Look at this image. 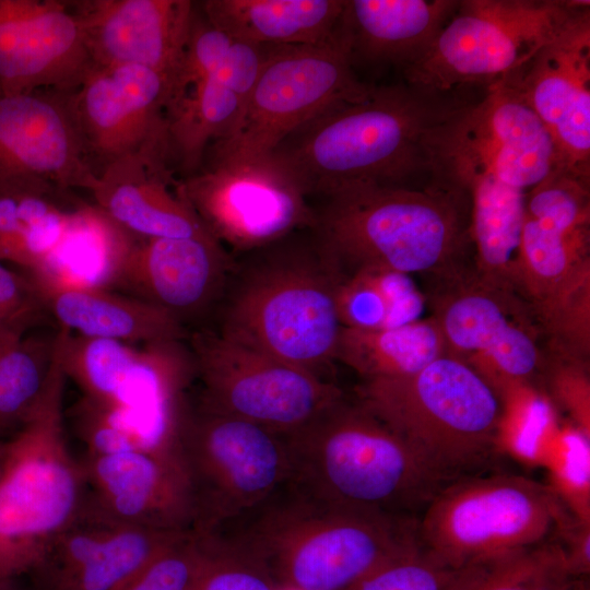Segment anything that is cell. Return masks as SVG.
Masks as SVG:
<instances>
[{
    "mask_svg": "<svg viewBox=\"0 0 590 590\" xmlns=\"http://www.w3.org/2000/svg\"><path fill=\"white\" fill-rule=\"evenodd\" d=\"M203 534L258 566L278 590H349L421 546L415 517L335 507L293 477L260 505Z\"/></svg>",
    "mask_w": 590,
    "mask_h": 590,
    "instance_id": "1",
    "label": "cell"
},
{
    "mask_svg": "<svg viewBox=\"0 0 590 590\" xmlns=\"http://www.w3.org/2000/svg\"><path fill=\"white\" fill-rule=\"evenodd\" d=\"M467 198L442 180L425 189L351 186L328 196L314 232L342 274L382 268L434 276L464 263Z\"/></svg>",
    "mask_w": 590,
    "mask_h": 590,
    "instance_id": "2",
    "label": "cell"
},
{
    "mask_svg": "<svg viewBox=\"0 0 590 590\" xmlns=\"http://www.w3.org/2000/svg\"><path fill=\"white\" fill-rule=\"evenodd\" d=\"M428 95L399 85L373 87L361 99L330 107L274 152L309 194L328 197L356 185H402L427 168L424 137L448 111Z\"/></svg>",
    "mask_w": 590,
    "mask_h": 590,
    "instance_id": "3",
    "label": "cell"
},
{
    "mask_svg": "<svg viewBox=\"0 0 590 590\" xmlns=\"http://www.w3.org/2000/svg\"><path fill=\"white\" fill-rule=\"evenodd\" d=\"M66 379L55 337L38 400L15 433L1 441L0 585L26 577L84 507L82 465L66 439Z\"/></svg>",
    "mask_w": 590,
    "mask_h": 590,
    "instance_id": "4",
    "label": "cell"
},
{
    "mask_svg": "<svg viewBox=\"0 0 590 590\" xmlns=\"http://www.w3.org/2000/svg\"><path fill=\"white\" fill-rule=\"evenodd\" d=\"M357 396L445 485L476 475L498 447L500 394L448 353L412 375L363 380Z\"/></svg>",
    "mask_w": 590,
    "mask_h": 590,
    "instance_id": "5",
    "label": "cell"
},
{
    "mask_svg": "<svg viewBox=\"0 0 590 590\" xmlns=\"http://www.w3.org/2000/svg\"><path fill=\"white\" fill-rule=\"evenodd\" d=\"M288 439L293 481L335 507L414 517L445 486L400 436L345 398Z\"/></svg>",
    "mask_w": 590,
    "mask_h": 590,
    "instance_id": "6",
    "label": "cell"
},
{
    "mask_svg": "<svg viewBox=\"0 0 590 590\" xmlns=\"http://www.w3.org/2000/svg\"><path fill=\"white\" fill-rule=\"evenodd\" d=\"M282 240L241 278L219 333L323 378L342 330L337 293L343 274L317 237L305 246Z\"/></svg>",
    "mask_w": 590,
    "mask_h": 590,
    "instance_id": "7",
    "label": "cell"
},
{
    "mask_svg": "<svg viewBox=\"0 0 590 590\" xmlns=\"http://www.w3.org/2000/svg\"><path fill=\"white\" fill-rule=\"evenodd\" d=\"M573 523L554 488L516 474L472 475L445 485L417 519L421 546L458 569L550 542Z\"/></svg>",
    "mask_w": 590,
    "mask_h": 590,
    "instance_id": "8",
    "label": "cell"
},
{
    "mask_svg": "<svg viewBox=\"0 0 590 590\" xmlns=\"http://www.w3.org/2000/svg\"><path fill=\"white\" fill-rule=\"evenodd\" d=\"M590 1L464 0L429 46L404 67L426 93L497 83L522 69Z\"/></svg>",
    "mask_w": 590,
    "mask_h": 590,
    "instance_id": "9",
    "label": "cell"
},
{
    "mask_svg": "<svg viewBox=\"0 0 590 590\" xmlns=\"http://www.w3.org/2000/svg\"><path fill=\"white\" fill-rule=\"evenodd\" d=\"M427 302L446 353L472 366L500 394L540 378L546 349L531 306L462 263L432 276Z\"/></svg>",
    "mask_w": 590,
    "mask_h": 590,
    "instance_id": "10",
    "label": "cell"
},
{
    "mask_svg": "<svg viewBox=\"0 0 590 590\" xmlns=\"http://www.w3.org/2000/svg\"><path fill=\"white\" fill-rule=\"evenodd\" d=\"M180 456L206 532L260 505L293 476L288 436L202 408L188 413Z\"/></svg>",
    "mask_w": 590,
    "mask_h": 590,
    "instance_id": "11",
    "label": "cell"
},
{
    "mask_svg": "<svg viewBox=\"0 0 590 590\" xmlns=\"http://www.w3.org/2000/svg\"><path fill=\"white\" fill-rule=\"evenodd\" d=\"M178 189L206 231L224 247L260 250L317 226L305 186L276 153L205 158Z\"/></svg>",
    "mask_w": 590,
    "mask_h": 590,
    "instance_id": "12",
    "label": "cell"
},
{
    "mask_svg": "<svg viewBox=\"0 0 590 590\" xmlns=\"http://www.w3.org/2000/svg\"><path fill=\"white\" fill-rule=\"evenodd\" d=\"M373 87L356 79L339 38L323 45L271 46L239 127L212 144L204 160L271 153L330 107L361 99Z\"/></svg>",
    "mask_w": 590,
    "mask_h": 590,
    "instance_id": "13",
    "label": "cell"
},
{
    "mask_svg": "<svg viewBox=\"0 0 590 590\" xmlns=\"http://www.w3.org/2000/svg\"><path fill=\"white\" fill-rule=\"evenodd\" d=\"M200 408L235 416L282 435L306 427L344 398L333 382L219 332L190 335Z\"/></svg>",
    "mask_w": 590,
    "mask_h": 590,
    "instance_id": "14",
    "label": "cell"
},
{
    "mask_svg": "<svg viewBox=\"0 0 590 590\" xmlns=\"http://www.w3.org/2000/svg\"><path fill=\"white\" fill-rule=\"evenodd\" d=\"M71 93L0 91V196L58 199L96 182L71 104Z\"/></svg>",
    "mask_w": 590,
    "mask_h": 590,
    "instance_id": "15",
    "label": "cell"
},
{
    "mask_svg": "<svg viewBox=\"0 0 590 590\" xmlns=\"http://www.w3.org/2000/svg\"><path fill=\"white\" fill-rule=\"evenodd\" d=\"M56 339L64 376L83 397L151 414L180 415L189 409L197 369L182 340L132 345L66 329Z\"/></svg>",
    "mask_w": 590,
    "mask_h": 590,
    "instance_id": "16",
    "label": "cell"
},
{
    "mask_svg": "<svg viewBox=\"0 0 590 590\" xmlns=\"http://www.w3.org/2000/svg\"><path fill=\"white\" fill-rule=\"evenodd\" d=\"M509 78L553 141L554 172L590 184V7Z\"/></svg>",
    "mask_w": 590,
    "mask_h": 590,
    "instance_id": "17",
    "label": "cell"
},
{
    "mask_svg": "<svg viewBox=\"0 0 590 590\" xmlns=\"http://www.w3.org/2000/svg\"><path fill=\"white\" fill-rule=\"evenodd\" d=\"M169 93L168 80L149 68L92 64L71 93L73 114L90 162L94 158L104 168L142 152H161L167 156Z\"/></svg>",
    "mask_w": 590,
    "mask_h": 590,
    "instance_id": "18",
    "label": "cell"
},
{
    "mask_svg": "<svg viewBox=\"0 0 590 590\" xmlns=\"http://www.w3.org/2000/svg\"><path fill=\"white\" fill-rule=\"evenodd\" d=\"M81 465L91 512L133 527L196 531L194 497L180 453L85 455Z\"/></svg>",
    "mask_w": 590,
    "mask_h": 590,
    "instance_id": "19",
    "label": "cell"
},
{
    "mask_svg": "<svg viewBox=\"0 0 590 590\" xmlns=\"http://www.w3.org/2000/svg\"><path fill=\"white\" fill-rule=\"evenodd\" d=\"M70 1L0 0V91L73 92L92 67Z\"/></svg>",
    "mask_w": 590,
    "mask_h": 590,
    "instance_id": "20",
    "label": "cell"
},
{
    "mask_svg": "<svg viewBox=\"0 0 590 590\" xmlns=\"http://www.w3.org/2000/svg\"><path fill=\"white\" fill-rule=\"evenodd\" d=\"M188 532L122 524L83 507L26 576L30 590H116Z\"/></svg>",
    "mask_w": 590,
    "mask_h": 590,
    "instance_id": "21",
    "label": "cell"
},
{
    "mask_svg": "<svg viewBox=\"0 0 590 590\" xmlns=\"http://www.w3.org/2000/svg\"><path fill=\"white\" fill-rule=\"evenodd\" d=\"M70 4L93 64L149 68L164 75L172 90L196 2L74 0Z\"/></svg>",
    "mask_w": 590,
    "mask_h": 590,
    "instance_id": "22",
    "label": "cell"
},
{
    "mask_svg": "<svg viewBox=\"0 0 590 590\" xmlns=\"http://www.w3.org/2000/svg\"><path fill=\"white\" fill-rule=\"evenodd\" d=\"M231 266L225 247L210 233L138 238L115 291L154 304L184 323L216 298Z\"/></svg>",
    "mask_w": 590,
    "mask_h": 590,
    "instance_id": "23",
    "label": "cell"
},
{
    "mask_svg": "<svg viewBox=\"0 0 590 590\" xmlns=\"http://www.w3.org/2000/svg\"><path fill=\"white\" fill-rule=\"evenodd\" d=\"M167 156L142 152L97 173L94 202L138 238H185L209 233L181 196Z\"/></svg>",
    "mask_w": 590,
    "mask_h": 590,
    "instance_id": "24",
    "label": "cell"
},
{
    "mask_svg": "<svg viewBox=\"0 0 590 590\" xmlns=\"http://www.w3.org/2000/svg\"><path fill=\"white\" fill-rule=\"evenodd\" d=\"M137 239L95 203L82 202L54 249L24 274L43 299L64 291H115Z\"/></svg>",
    "mask_w": 590,
    "mask_h": 590,
    "instance_id": "25",
    "label": "cell"
},
{
    "mask_svg": "<svg viewBox=\"0 0 590 590\" xmlns=\"http://www.w3.org/2000/svg\"><path fill=\"white\" fill-rule=\"evenodd\" d=\"M453 0H344L339 37L354 57L404 67L420 57L455 12Z\"/></svg>",
    "mask_w": 590,
    "mask_h": 590,
    "instance_id": "26",
    "label": "cell"
},
{
    "mask_svg": "<svg viewBox=\"0 0 590 590\" xmlns=\"http://www.w3.org/2000/svg\"><path fill=\"white\" fill-rule=\"evenodd\" d=\"M205 17L236 40L264 46L323 45L338 39L344 0H205Z\"/></svg>",
    "mask_w": 590,
    "mask_h": 590,
    "instance_id": "27",
    "label": "cell"
},
{
    "mask_svg": "<svg viewBox=\"0 0 590 590\" xmlns=\"http://www.w3.org/2000/svg\"><path fill=\"white\" fill-rule=\"evenodd\" d=\"M48 315L73 334L144 345L185 340L184 323L144 299L109 290H78L44 299Z\"/></svg>",
    "mask_w": 590,
    "mask_h": 590,
    "instance_id": "28",
    "label": "cell"
},
{
    "mask_svg": "<svg viewBox=\"0 0 590 590\" xmlns=\"http://www.w3.org/2000/svg\"><path fill=\"white\" fill-rule=\"evenodd\" d=\"M246 104L213 76L188 90L166 113L169 165L182 177L203 164L208 149L232 137L239 127Z\"/></svg>",
    "mask_w": 590,
    "mask_h": 590,
    "instance_id": "29",
    "label": "cell"
},
{
    "mask_svg": "<svg viewBox=\"0 0 590 590\" xmlns=\"http://www.w3.org/2000/svg\"><path fill=\"white\" fill-rule=\"evenodd\" d=\"M590 229H563L524 213L518 292L535 316L590 269Z\"/></svg>",
    "mask_w": 590,
    "mask_h": 590,
    "instance_id": "30",
    "label": "cell"
},
{
    "mask_svg": "<svg viewBox=\"0 0 590 590\" xmlns=\"http://www.w3.org/2000/svg\"><path fill=\"white\" fill-rule=\"evenodd\" d=\"M446 353L432 317L384 329L342 328L335 361L363 380L412 375Z\"/></svg>",
    "mask_w": 590,
    "mask_h": 590,
    "instance_id": "31",
    "label": "cell"
},
{
    "mask_svg": "<svg viewBox=\"0 0 590 590\" xmlns=\"http://www.w3.org/2000/svg\"><path fill=\"white\" fill-rule=\"evenodd\" d=\"M425 297L411 275L382 268L343 274L337 293L342 328L384 329L421 319Z\"/></svg>",
    "mask_w": 590,
    "mask_h": 590,
    "instance_id": "32",
    "label": "cell"
},
{
    "mask_svg": "<svg viewBox=\"0 0 590 590\" xmlns=\"http://www.w3.org/2000/svg\"><path fill=\"white\" fill-rule=\"evenodd\" d=\"M449 590H589L569 568L563 545L545 542L458 568Z\"/></svg>",
    "mask_w": 590,
    "mask_h": 590,
    "instance_id": "33",
    "label": "cell"
},
{
    "mask_svg": "<svg viewBox=\"0 0 590 590\" xmlns=\"http://www.w3.org/2000/svg\"><path fill=\"white\" fill-rule=\"evenodd\" d=\"M71 210L36 194L0 196V261L36 267L60 239Z\"/></svg>",
    "mask_w": 590,
    "mask_h": 590,
    "instance_id": "34",
    "label": "cell"
},
{
    "mask_svg": "<svg viewBox=\"0 0 590 590\" xmlns=\"http://www.w3.org/2000/svg\"><path fill=\"white\" fill-rule=\"evenodd\" d=\"M54 341L0 340V434L17 427L38 400L49 373Z\"/></svg>",
    "mask_w": 590,
    "mask_h": 590,
    "instance_id": "35",
    "label": "cell"
},
{
    "mask_svg": "<svg viewBox=\"0 0 590 590\" xmlns=\"http://www.w3.org/2000/svg\"><path fill=\"white\" fill-rule=\"evenodd\" d=\"M204 558L203 535L185 533L116 590H196Z\"/></svg>",
    "mask_w": 590,
    "mask_h": 590,
    "instance_id": "36",
    "label": "cell"
},
{
    "mask_svg": "<svg viewBox=\"0 0 590 590\" xmlns=\"http://www.w3.org/2000/svg\"><path fill=\"white\" fill-rule=\"evenodd\" d=\"M590 184L553 172L527 196L524 213L548 225L590 227Z\"/></svg>",
    "mask_w": 590,
    "mask_h": 590,
    "instance_id": "37",
    "label": "cell"
},
{
    "mask_svg": "<svg viewBox=\"0 0 590 590\" xmlns=\"http://www.w3.org/2000/svg\"><path fill=\"white\" fill-rule=\"evenodd\" d=\"M233 40L226 33L215 27L205 17L199 3H196L190 32L172 85L167 110L188 90L215 72Z\"/></svg>",
    "mask_w": 590,
    "mask_h": 590,
    "instance_id": "38",
    "label": "cell"
},
{
    "mask_svg": "<svg viewBox=\"0 0 590 590\" xmlns=\"http://www.w3.org/2000/svg\"><path fill=\"white\" fill-rule=\"evenodd\" d=\"M457 570L420 546L376 569L349 590H449Z\"/></svg>",
    "mask_w": 590,
    "mask_h": 590,
    "instance_id": "39",
    "label": "cell"
},
{
    "mask_svg": "<svg viewBox=\"0 0 590 590\" xmlns=\"http://www.w3.org/2000/svg\"><path fill=\"white\" fill-rule=\"evenodd\" d=\"M550 397L568 412L581 436H590L589 363L553 352L546 347L540 376Z\"/></svg>",
    "mask_w": 590,
    "mask_h": 590,
    "instance_id": "40",
    "label": "cell"
},
{
    "mask_svg": "<svg viewBox=\"0 0 590 590\" xmlns=\"http://www.w3.org/2000/svg\"><path fill=\"white\" fill-rule=\"evenodd\" d=\"M47 316L45 302L31 280L0 261V340L24 339Z\"/></svg>",
    "mask_w": 590,
    "mask_h": 590,
    "instance_id": "41",
    "label": "cell"
},
{
    "mask_svg": "<svg viewBox=\"0 0 590 590\" xmlns=\"http://www.w3.org/2000/svg\"><path fill=\"white\" fill-rule=\"evenodd\" d=\"M201 534L205 543V558L196 590H278L258 566Z\"/></svg>",
    "mask_w": 590,
    "mask_h": 590,
    "instance_id": "42",
    "label": "cell"
},
{
    "mask_svg": "<svg viewBox=\"0 0 590 590\" xmlns=\"http://www.w3.org/2000/svg\"><path fill=\"white\" fill-rule=\"evenodd\" d=\"M270 47L234 39L223 61L211 76L223 83L247 104Z\"/></svg>",
    "mask_w": 590,
    "mask_h": 590,
    "instance_id": "43",
    "label": "cell"
},
{
    "mask_svg": "<svg viewBox=\"0 0 590 590\" xmlns=\"http://www.w3.org/2000/svg\"><path fill=\"white\" fill-rule=\"evenodd\" d=\"M0 590H22L19 580L0 585Z\"/></svg>",
    "mask_w": 590,
    "mask_h": 590,
    "instance_id": "44",
    "label": "cell"
},
{
    "mask_svg": "<svg viewBox=\"0 0 590 590\" xmlns=\"http://www.w3.org/2000/svg\"><path fill=\"white\" fill-rule=\"evenodd\" d=\"M0 457H1V440H0Z\"/></svg>",
    "mask_w": 590,
    "mask_h": 590,
    "instance_id": "45",
    "label": "cell"
}]
</instances>
